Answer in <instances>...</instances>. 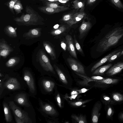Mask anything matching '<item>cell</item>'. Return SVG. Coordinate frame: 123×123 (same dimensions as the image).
I'll list each match as a JSON object with an SVG mask.
<instances>
[{
  "label": "cell",
  "instance_id": "obj_1",
  "mask_svg": "<svg viewBox=\"0 0 123 123\" xmlns=\"http://www.w3.org/2000/svg\"><path fill=\"white\" fill-rule=\"evenodd\" d=\"M25 11V13H23L20 16L13 18L18 25L28 26L44 24V18L30 6L27 5Z\"/></svg>",
  "mask_w": 123,
  "mask_h": 123
},
{
  "label": "cell",
  "instance_id": "obj_2",
  "mask_svg": "<svg viewBox=\"0 0 123 123\" xmlns=\"http://www.w3.org/2000/svg\"><path fill=\"white\" fill-rule=\"evenodd\" d=\"M123 36V28L117 27L109 32L100 41L97 49L104 52L115 45Z\"/></svg>",
  "mask_w": 123,
  "mask_h": 123
},
{
  "label": "cell",
  "instance_id": "obj_3",
  "mask_svg": "<svg viewBox=\"0 0 123 123\" xmlns=\"http://www.w3.org/2000/svg\"><path fill=\"white\" fill-rule=\"evenodd\" d=\"M38 59L40 65L44 70L55 74L49 60L43 50H40L39 51Z\"/></svg>",
  "mask_w": 123,
  "mask_h": 123
},
{
  "label": "cell",
  "instance_id": "obj_4",
  "mask_svg": "<svg viewBox=\"0 0 123 123\" xmlns=\"http://www.w3.org/2000/svg\"><path fill=\"white\" fill-rule=\"evenodd\" d=\"M9 106L12 110L14 116L27 121L29 123H32V122L29 117L28 114L22 110L17 106L13 101H10L9 102Z\"/></svg>",
  "mask_w": 123,
  "mask_h": 123
},
{
  "label": "cell",
  "instance_id": "obj_5",
  "mask_svg": "<svg viewBox=\"0 0 123 123\" xmlns=\"http://www.w3.org/2000/svg\"><path fill=\"white\" fill-rule=\"evenodd\" d=\"M67 60L73 70L82 74L86 75L84 67L79 62L71 58H68Z\"/></svg>",
  "mask_w": 123,
  "mask_h": 123
},
{
  "label": "cell",
  "instance_id": "obj_6",
  "mask_svg": "<svg viewBox=\"0 0 123 123\" xmlns=\"http://www.w3.org/2000/svg\"><path fill=\"white\" fill-rule=\"evenodd\" d=\"M24 79L26 82L30 92L35 93L36 88L34 79L31 72L28 70L25 71L24 74Z\"/></svg>",
  "mask_w": 123,
  "mask_h": 123
},
{
  "label": "cell",
  "instance_id": "obj_7",
  "mask_svg": "<svg viewBox=\"0 0 123 123\" xmlns=\"http://www.w3.org/2000/svg\"><path fill=\"white\" fill-rule=\"evenodd\" d=\"M37 8L41 12L46 14H50L68 10L69 8L65 6L62 8H54L45 6H39Z\"/></svg>",
  "mask_w": 123,
  "mask_h": 123
},
{
  "label": "cell",
  "instance_id": "obj_8",
  "mask_svg": "<svg viewBox=\"0 0 123 123\" xmlns=\"http://www.w3.org/2000/svg\"><path fill=\"white\" fill-rule=\"evenodd\" d=\"M4 87L11 90H18L21 87L18 81L14 78H10L6 80L4 83Z\"/></svg>",
  "mask_w": 123,
  "mask_h": 123
},
{
  "label": "cell",
  "instance_id": "obj_9",
  "mask_svg": "<svg viewBox=\"0 0 123 123\" xmlns=\"http://www.w3.org/2000/svg\"><path fill=\"white\" fill-rule=\"evenodd\" d=\"M13 50V49L4 40H0V57H6Z\"/></svg>",
  "mask_w": 123,
  "mask_h": 123
},
{
  "label": "cell",
  "instance_id": "obj_10",
  "mask_svg": "<svg viewBox=\"0 0 123 123\" xmlns=\"http://www.w3.org/2000/svg\"><path fill=\"white\" fill-rule=\"evenodd\" d=\"M92 26V25L90 21H86L84 20H83L79 28V37L80 39L83 38Z\"/></svg>",
  "mask_w": 123,
  "mask_h": 123
},
{
  "label": "cell",
  "instance_id": "obj_11",
  "mask_svg": "<svg viewBox=\"0 0 123 123\" xmlns=\"http://www.w3.org/2000/svg\"><path fill=\"white\" fill-rule=\"evenodd\" d=\"M39 102L41 109L44 113L51 116L56 114V111L52 106L48 104L43 103L41 100H40Z\"/></svg>",
  "mask_w": 123,
  "mask_h": 123
},
{
  "label": "cell",
  "instance_id": "obj_12",
  "mask_svg": "<svg viewBox=\"0 0 123 123\" xmlns=\"http://www.w3.org/2000/svg\"><path fill=\"white\" fill-rule=\"evenodd\" d=\"M41 28L32 29L29 30L27 32L24 33L23 37L27 39L38 37L41 36Z\"/></svg>",
  "mask_w": 123,
  "mask_h": 123
},
{
  "label": "cell",
  "instance_id": "obj_13",
  "mask_svg": "<svg viewBox=\"0 0 123 123\" xmlns=\"http://www.w3.org/2000/svg\"><path fill=\"white\" fill-rule=\"evenodd\" d=\"M123 69V62L118 63L111 67L106 73L107 75L111 76L117 74Z\"/></svg>",
  "mask_w": 123,
  "mask_h": 123
},
{
  "label": "cell",
  "instance_id": "obj_14",
  "mask_svg": "<svg viewBox=\"0 0 123 123\" xmlns=\"http://www.w3.org/2000/svg\"><path fill=\"white\" fill-rule=\"evenodd\" d=\"M14 101L17 103L22 106L29 107L30 106L26 94L20 93L17 94L15 97Z\"/></svg>",
  "mask_w": 123,
  "mask_h": 123
},
{
  "label": "cell",
  "instance_id": "obj_15",
  "mask_svg": "<svg viewBox=\"0 0 123 123\" xmlns=\"http://www.w3.org/2000/svg\"><path fill=\"white\" fill-rule=\"evenodd\" d=\"M66 39L67 48L70 54L73 57L77 59V54L72 37L69 35H67L66 36Z\"/></svg>",
  "mask_w": 123,
  "mask_h": 123
},
{
  "label": "cell",
  "instance_id": "obj_16",
  "mask_svg": "<svg viewBox=\"0 0 123 123\" xmlns=\"http://www.w3.org/2000/svg\"><path fill=\"white\" fill-rule=\"evenodd\" d=\"M83 9H81L80 12L74 14L71 19L66 23L70 26H71L82 20L85 15Z\"/></svg>",
  "mask_w": 123,
  "mask_h": 123
},
{
  "label": "cell",
  "instance_id": "obj_17",
  "mask_svg": "<svg viewBox=\"0 0 123 123\" xmlns=\"http://www.w3.org/2000/svg\"><path fill=\"white\" fill-rule=\"evenodd\" d=\"M101 107V103L100 102L97 103L95 105L92 112V120L93 123H98V119L100 115L99 113Z\"/></svg>",
  "mask_w": 123,
  "mask_h": 123
},
{
  "label": "cell",
  "instance_id": "obj_18",
  "mask_svg": "<svg viewBox=\"0 0 123 123\" xmlns=\"http://www.w3.org/2000/svg\"><path fill=\"white\" fill-rule=\"evenodd\" d=\"M117 51H115L108 54L102 58L100 61L94 65L91 69V71L92 72L99 67L108 61L109 58L113 55L117 53Z\"/></svg>",
  "mask_w": 123,
  "mask_h": 123
},
{
  "label": "cell",
  "instance_id": "obj_19",
  "mask_svg": "<svg viewBox=\"0 0 123 123\" xmlns=\"http://www.w3.org/2000/svg\"><path fill=\"white\" fill-rule=\"evenodd\" d=\"M43 44L46 51L50 56L51 59L52 60H55L56 58V54L52 47L49 43L45 41L43 42Z\"/></svg>",
  "mask_w": 123,
  "mask_h": 123
},
{
  "label": "cell",
  "instance_id": "obj_20",
  "mask_svg": "<svg viewBox=\"0 0 123 123\" xmlns=\"http://www.w3.org/2000/svg\"><path fill=\"white\" fill-rule=\"evenodd\" d=\"M16 29L10 25H8L5 27L4 31L5 33L9 37L15 38L17 37L16 31Z\"/></svg>",
  "mask_w": 123,
  "mask_h": 123
},
{
  "label": "cell",
  "instance_id": "obj_21",
  "mask_svg": "<svg viewBox=\"0 0 123 123\" xmlns=\"http://www.w3.org/2000/svg\"><path fill=\"white\" fill-rule=\"evenodd\" d=\"M3 106L6 120L7 122H10L12 121V117L10 108L5 102L3 103Z\"/></svg>",
  "mask_w": 123,
  "mask_h": 123
},
{
  "label": "cell",
  "instance_id": "obj_22",
  "mask_svg": "<svg viewBox=\"0 0 123 123\" xmlns=\"http://www.w3.org/2000/svg\"><path fill=\"white\" fill-rule=\"evenodd\" d=\"M42 84L44 90L48 92L52 91L55 86V84L53 82L46 80H43Z\"/></svg>",
  "mask_w": 123,
  "mask_h": 123
},
{
  "label": "cell",
  "instance_id": "obj_23",
  "mask_svg": "<svg viewBox=\"0 0 123 123\" xmlns=\"http://www.w3.org/2000/svg\"><path fill=\"white\" fill-rule=\"evenodd\" d=\"M111 64H109L102 66L97 69L93 72V75H102L105 73L112 66Z\"/></svg>",
  "mask_w": 123,
  "mask_h": 123
},
{
  "label": "cell",
  "instance_id": "obj_24",
  "mask_svg": "<svg viewBox=\"0 0 123 123\" xmlns=\"http://www.w3.org/2000/svg\"><path fill=\"white\" fill-rule=\"evenodd\" d=\"M119 80L117 79L106 78L101 80H97L96 82L99 84H112L117 83Z\"/></svg>",
  "mask_w": 123,
  "mask_h": 123
},
{
  "label": "cell",
  "instance_id": "obj_25",
  "mask_svg": "<svg viewBox=\"0 0 123 123\" xmlns=\"http://www.w3.org/2000/svg\"><path fill=\"white\" fill-rule=\"evenodd\" d=\"M19 58L14 57L10 58L6 62V66L7 67H12L18 64L20 61Z\"/></svg>",
  "mask_w": 123,
  "mask_h": 123
},
{
  "label": "cell",
  "instance_id": "obj_26",
  "mask_svg": "<svg viewBox=\"0 0 123 123\" xmlns=\"http://www.w3.org/2000/svg\"><path fill=\"white\" fill-rule=\"evenodd\" d=\"M56 71L59 76L61 81L63 83L67 84L68 82L65 76L61 70L55 65H54Z\"/></svg>",
  "mask_w": 123,
  "mask_h": 123
},
{
  "label": "cell",
  "instance_id": "obj_27",
  "mask_svg": "<svg viewBox=\"0 0 123 123\" xmlns=\"http://www.w3.org/2000/svg\"><path fill=\"white\" fill-rule=\"evenodd\" d=\"M66 30V27L63 25L59 28L52 30L50 32V34L54 36L59 35L64 32Z\"/></svg>",
  "mask_w": 123,
  "mask_h": 123
},
{
  "label": "cell",
  "instance_id": "obj_28",
  "mask_svg": "<svg viewBox=\"0 0 123 123\" xmlns=\"http://www.w3.org/2000/svg\"><path fill=\"white\" fill-rule=\"evenodd\" d=\"M23 9L22 5L20 1L19 0L17 1L13 6L14 10L17 14L21 12L22 10Z\"/></svg>",
  "mask_w": 123,
  "mask_h": 123
},
{
  "label": "cell",
  "instance_id": "obj_29",
  "mask_svg": "<svg viewBox=\"0 0 123 123\" xmlns=\"http://www.w3.org/2000/svg\"><path fill=\"white\" fill-rule=\"evenodd\" d=\"M77 122L79 123H86V121L85 117L82 115L77 116L75 115L71 116Z\"/></svg>",
  "mask_w": 123,
  "mask_h": 123
},
{
  "label": "cell",
  "instance_id": "obj_30",
  "mask_svg": "<svg viewBox=\"0 0 123 123\" xmlns=\"http://www.w3.org/2000/svg\"><path fill=\"white\" fill-rule=\"evenodd\" d=\"M73 6L74 8L77 10L80 8L84 9V4L83 2L79 0H75L73 2Z\"/></svg>",
  "mask_w": 123,
  "mask_h": 123
},
{
  "label": "cell",
  "instance_id": "obj_31",
  "mask_svg": "<svg viewBox=\"0 0 123 123\" xmlns=\"http://www.w3.org/2000/svg\"><path fill=\"white\" fill-rule=\"evenodd\" d=\"M45 4V6L54 8H62L65 7L64 6H59L57 3L53 1L46 2Z\"/></svg>",
  "mask_w": 123,
  "mask_h": 123
},
{
  "label": "cell",
  "instance_id": "obj_32",
  "mask_svg": "<svg viewBox=\"0 0 123 123\" xmlns=\"http://www.w3.org/2000/svg\"><path fill=\"white\" fill-rule=\"evenodd\" d=\"M18 0H10L5 4L8 7L10 10L13 14H14V12L13 11V6L16 2Z\"/></svg>",
  "mask_w": 123,
  "mask_h": 123
},
{
  "label": "cell",
  "instance_id": "obj_33",
  "mask_svg": "<svg viewBox=\"0 0 123 123\" xmlns=\"http://www.w3.org/2000/svg\"><path fill=\"white\" fill-rule=\"evenodd\" d=\"M113 99L117 102H120L123 101V95L118 93H114L112 95Z\"/></svg>",
  "mask_w": 123,
  "mask_h": 123
},
{
  "label": "cell",
  "instance_id": "obj_34",
  "mask_svg": "<svg viewBox=\"0 0 123 123\" xmlns=\"http://www.w3.org/2000/svg\"><path fill=\"white\" fill-rule=\"evenodd\" d=\"M91 100H92L91 99H88L81 101L70 102L69 103L72 106H80L85 103L89 102Z\"/></svg>",
  "mask_w": 123,
  "mask_h": 123
},
{
  "label": "cell",
  "instance_id": "obj_35",
  "mask_svg": "<svg viewBox=\"0 0 123 123\" xmlns=\"http://www.w3.org/2000/svg\"><path fill=\"white\" fill-rule=\"evenodd\" d=\"M110 1L117 7L120 9H123V4L120 0H110Z\"/></svg>",
  "mask_w": 123,
  "mask_h": 123
},
{
  "label": "cell",
  "instance_id": "obj_36",
  "mask_svg": "<svg viewBox=\"0 0 123 123\" xmlns=\"http://www.w3.org/2000/svg\"><path fill=\"white\" fill-rule=\"evenodd\" d=\"M74 42L75 43V45L76 48L77 50L81 53L83 54V51L80 45L76 39V37L75 35L74 36Z\"/></svg>",
  "mask_w": 123,
  "mask_h": 123
},
{
  "label": "cell",
  "instance_id": "obj_37",
  "mask_svg": "<svg viewBox=\"0 0 123 123\" xmlns=\"http://www.w3.org/2000/svg\"><path fill=\"white\" fill-rule=\"evenodd\" d=\"M74 14L72 13L66 14L63 17L62 20L66 23L71 19Z\"/></svg>",
  "mask_w": 123,
  "mask_h": 123
},
{
  "label": "cell",
  "instance_id": "obj_38",
  "mask_svg": "<svg viewBox=\"0 0 123 123\" xmlns=\"http://www.w3.org/2000/svg\"><path fill=\"white\" fill-rule=\"evenodd\" d=\"M114 114V111L112 107L109 106L108 107L107 113V116L108 117H111Z\"/></svg>",
  "mask_w": 123,
  "mask_h": 123
},
{
  "label": "cell",
  "instance_id": "obj_39",
  "mask_svg": "<svg viewBox=\"0 0 123 123\" xmlns=\"http://www.w3.org/2000/svg\"><path fill=\"white\" fill-rule=\"evenodd\" d=\"M121 53V51L119 52L112 55L109 59L108 62H111L114 61L120 55Z\"/></svg>",
  "mask_w": 123,
  "mask_h": 123
},
{
  "label": "cell",
  "instance_id": "obj_40",
  "mask_svg": "<svg viewBox=\"0 0 123 123\" xmlns=\"http://www.w3.org/2000/svg\"><path fill=\"white\" fill-rule=\"evenodd\" d=\"M7 77H5L4 78L2 79H0V95L1 94L3 91L4 87V80Z\"/></svg>",
  "mask_w": 123,
  "mask_h": 123
},
{
  "label": "cell",
  "instance_id": "obj_41",
  "mask_svg": "<svg viewBox=\"0 0 123 123\" xmlns=\"http://www.w3.org/2000/svg\"><path fill=\"white\" fill-rule=\"evenodd\" d=\"M15 121L17 123H29L27 121L20 118L14 116Z\"/></svg>",
  "mask_w": 123,
  "mask_h": 123
},
{
  "label": "cell",
  "instance_id": "obj_42",
  "mask_svg": "<svg viewBox=\"0 0 123 123\" xmlns=\"http://www.w3.org/2000/svg\"><path fill=\"white\" fill-rule=\"evenodd\" d=\"M56 99L58 105L59 107L61 108L62 107L61 100L60 95L59 94H57L56 97Z\"/></svg>",
  "mask_w": 123,
  "mask_h": 123
},
{
  "label": "cell",
  "instance_id": "obj_43",
  "mask_svg": "<svg viewBox=\"0 0 123 123\" xmlns=\"http://www.w3.org/2000/svg\"><path fill=\"white\" fill-rule=\"evenodd\" d=\"M89 89H86L85 88H83L80 90H74L78 91V94H79L85 93L88 91Z\"/></svg>",
  "mask_w": 123,
  "mask_h": 123
},
{
  "label": "cell",
  "instance_id": "obj_44",
  "mask_svg": "<svg viewBox=\"0 0 123 123\" xmlns=\"http://www.w3.org/2000/svg\"><path fill=\"white\" fill-rule=\"evenodd\" d=\"M103 98L105 101L107 103H109L111 101V98L109 96L104 95L103 96Z\"/></svg>",
  "mask_w": 123,
  "mask_h": 123
},
{
  "label": "cell",
  "instance_id": "obj_45",
  "mask_svg": "<svg viewBox=\"0 0 123 123\" xmlns=\"http://www.w3.org/2000/svg\"><path fill=\"white\" fill-rule=\"evenodd\" d=\"M91 78L92 79L96 80H101L105 78L99 76H92Z\"/></svg>",
  "mask_w": 123,
  "mask_h": 123
},
{
  "label": "cell",
  "instance_id": "obj_46",
  "mask_svg": "<svg viewBox=\"0 0 123 123\" xmlns=\"http://www.w3.org/2000/svg\"><path fill=\"white\" fill-rule=\"evenodd\" d=\"M61 48L63 49L64 51H65L67 48L66 45L63 41L61 42Z\"/></svg>",
  "mask_w": 123,
  "mask_h": 123
},
{
  "label": "cell",
  "instance_id": "obj_47",
  "mask_svg": "<svg viewBox=\"0 0 123 123\" xmlns=\"http://www.w3.org/2000/svg\"><path fill=\"white\" fill-rule=\"evenodd\" d=\"M97 0H87V4L88 5H91L93 4Z\"/></svg>",
  "mask_w": 123,
  "mask_h": 123
},
{
  "label": "cell",
  "instance_id": "obj_48",
  "mask_svg": "<svg viewBox=\"0 0 123 123\" xmlns=\"http://www.w3.org/2000/svg\"><path fill=\"white\" fill-rule=\"evenodd\" d=\"M78 94H74L71 95V97H70V99H72L73 98L74 99L77 96Z\"/></svg>",
  "mask_w": 123,
  "mask_h": 123
},
{
  "label": "cell",
  "instance_id": "obj_49",
  "mask_svg": "<svg viewBox=\"0 0 123 123\" xmlns=\"http://www.w3.org/2000/svg\"><path fill=\"white\" fill-rule=\"evenodd\" d=\"M74 94H79L78 92L74 90L71 92V95Z\"/></svg>",
  "mask_w": 123,
  "mask_h": 123
},
{
  "label": "cell",
  "instance_id": "obj_50",
  "mask_svg": "<svg viewBox=\"0 0 123 123\" xmlns=\"http://www.w3.org/2000/svg\"><path fill=\"white\" fill-rule=\"evenodd\" d=\"M119 117L121 120L123 121V113L120 115Z\"/></svg>",
  "mask_w": 123,
  "mask_h": 123
},
{
  "label": "cell",
  "instance_id": "obj_51",
  "mask_svg": "<svg viewBox=\"0 0 123 123\" xmlns=\"http://www.w3.org/2000/svg\"><path fill=\"white\" fill-rule=\"evenodd\" d=\"M59 26V25H56L54 26V28L55 29H57L58 28Z\"/></svg>",
  "mask_w": 123,
  "mask_h": 123
},
{
  "label": "cell",
  "instance_id": "obj_52",
  "mask_svg": "<svg viewBox=\"0 0 123 123\" xmlns=\"http://www.w3.org/2000/svg\"><path fill=\"white\" fill-rule=\"evenodd\" d=\"M49 0L50 1H55L59 0Z\"/></svg>",
  "mask_w": 123,
  "mask_h": 123
},
{
  "label": "cell",
  "instance_id": "obj_53",
  "mask_svg": "<svg viewBox=\"0 0 123 123\" xmlns=\"http://www.w3.org/2000/svg\"><path fill=\"white\" fill-rule=\"evenodd\" d=\"M3 76V75L1 74V73H0V77H2Z\"/></svg>",
  "mask_w": 123,
  "mask_h": 123
},
{
  "label": "cell",
  "instance_id": "obj_54",
  "mask_svg": "<svg viewBox=\"0 0 123 123\" xmlns=\"http://www.w3.org/2000/svg\"><path fill=\"white\" fill-rule=\"evenodd\" d=\"M123 55V50L121 52V54H120V55Z\"/></svg>",
  "mask_w": 123,
  "mask_h": 123
},
{
  "label": "cell",
  "instance_id": "obj_55",
  "mask_svg": "<svg viewBox=\"0 0 123 123\" xmlns=\"http://www.w3.org/2000/svg\"></svg>",
  "mask_w": 123,
  "mask_h": 123
},
{
  "label": "cell",
  "instance_id": "obj_56",
  "mask_svg": "<svg viewBox=\"0 0 123 123\" xmlns=\"http://www.w3.org/2000/svg\"></svg>",
  "mask_w": 123,
  "mask_h": 123
}]
</instances>
